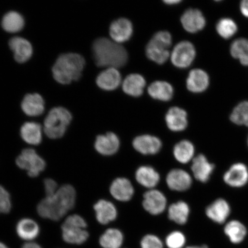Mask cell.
Returning a JSON list of instances; mask_svg holds the SVG:
<instances>
[{
  "label": "cell",
  "instance_id": "6da1fadb",
  "mask_svg": "<svg viewBox=\"0 0 248 248\" xmlns=\"http://www.w3.org/2000/svg\"><path fill=\"white\" fill-rule=\"evenodd\" d=\"M76 191L72 186L64 185L58 189L53 196L46 197L37 206L42 218L59 221L75 206Z\"/></svg>",
  "mask_w": 248,
  "mask_h": 248
},
{
  "label": "cell",
  "instance_id": "7a4b0ae2",
  "mask_svg": "<svg viewBox=\"0 0 248 248\" xmlns=\"http://www.w3.org/2000/svg\"><path fill=\"white\" fill-rule=\"evenodd\" d=\"M95 64L101 67H122L126 64L128 54L126 49L119 43L106 38L95 40L92 46Z\"/></svg>",
  "mask_w": 248,
  "mask_h": 248
},
{
  "label": "cell",
  "instance_id": "3957f363",
  "mask_svg": "<svg viewBox=\"0 0 248 248\" xmlns=\"http://www.w3.org/2000/svg\"><path fill=\"white\" fill-rule=\"evenodd\" d=\"M85 66V60L81 55L76 53L62 54L52 67V75L61 84H70L81 77Z\"/></svg>",
  "mask_w": 248,
  "mask_h": 248
},
{
  "label": "cell",
  "instance_id": "277c9868",
  "mask_svg": "<svg viewBox=\"0 0 248 248\" xmlns=\"http://www.w3.org/2000/svg\"><path fill=\"white\" fill-rule=\"evenodd\" d=\"M72 120L70 111L63 107H56L49 111L44 122V132L51 139H60L66 133Z\"/></svg>",
  "mask_w": 248,
  "mask_h": 248
},
{
  "label": "cell",
  "instance_id": "5b68a950",
  "mask_svg": "<svg viewBox=\"0 0 248 248\" xmlns=\"http://www.w3.org/2000/svg\"><path fill=\"white\" fill-rule=\"evenodd\" d=\"M172 45V36L167 31H159L155 34L148 43L145 52L149 60L163 64L170 57L169 48Z\"/></svg>",
  "mask_w": 248,
  "mask_h": 248
},
{
  "label": "cell",
  "instance_id": "8992f818",
  "mask_svg": "<svg viewBox=\"0 0 248 248\" xmlns=\"http://www.w3.org/2000/svg\"><path fill=\"white\" fill-rule=\"evenodd\" d=\"M87 223L77 215L67 217L62 225V237L67 243L80 245L88 240L89 232L86 230Z\"/></svg>",
  "mask_w": 248,
  "mask_h": 248
},
{
  "label": "cell",
  "instance_id": "52a82bcc",
  "mask_svg": "<svg viewBox=\"0 0 248 248\" xmlns=\"http://www.w3.org/2000/svg\"><path fill=\"white\" fill-rule=\"evenodd\" d=\"M20 169L26 170L30 177L35 178L44 170L46 164L44 159L31 148L25 149L16 160Z\"/></svg>",
  "mask_w": 248,
  "mask_h": 248
},
{
  "label": "cell",
  "instance_id": "ba28073f",
  "mask_svg": "<svg viewBox=\"0 0 248 248\" xmlns=\"http://www.w3.org/2000/svg\"><path fill=\"white\" fill-rule=\"evenodd\" d=\"M170 56V60L175 67L185 69L193 63L196 50L191 42L182 41L175 46Z\"/></svg>",
  "mask_w": 248,
  "mask_h": 248
},
{
  "label": "cell",
  "instance_id": "9c48e42d",
  "mask_svg": "<svg viewBox=\"0 0 248 248\" xmlns=\"http://www.w3.org/2000/svg\"><path fill=\"white\" fill-rule=\"evenodd\" d=\"M225 184L231 187L240 188L248 182V169L246 164L237 163L232 164L223 177Z\"/></svg>",
  "mask_w": 248,
  "mask_h": 248
},
{
  "label": "cell",
  "instance_id": "30bf717a",
  "mask_svg": "<svg viewBox=\"0 0 248 248\" xmlns=\"http://www.w3.org/2000/svg\"><path fill=\"white\" fill-rule=\"evenodd\" d=\"M142 206L151 215H159L166 209V197L162 192L151 189L144 194Z\"/></svg>",
  "mask_w": 248,
  "mask_h": 248
},
{
  "label": "cell",
  "instance_id": "8fae6325",
  "mask_svg": "<svg viewBox=\"0 0 248 248\" xmlns=\"http://www.w3.org/2000/svg\"><path fill=\"white\" fill-rule=\"evenodd\" d=\"M133 32L131 21L125 18H120L111 23L109 34L111 39L117 43L128 41Z\"/></svg>",
  "mask_w": 248,
  "mask_h": 248
},
{
  "label": "cell",
  "instance_id": "7c38bea8",
  "mask_svg": "<svg viewBox=\"0 0 248 248\" xmlns=\"http://www.w3.org/2000/svg\"><path fill=\"white\" fill-rule=\"evenodd\" d=\"M184 29L190 33H196L202 30L206 26V19L202 12L197 9H188L181 18Z\"/></svg>",
  "mask_w": 248,
  "mask_h": 248
},
{
  "label": "cell",
  "instance_id": "4fadbf2b",
  "mask_svg": "<svg viewBox=\"0 0 248 248\" xmlns=\"http://www.w3.org/2000/svg\"><path fill=\"white\" fill-rule=\"evenodd\" d=\"M120 140L115 133L108 132L96 138L94 148L99 154L104 156L115 154L119 150Z\"/></svg>",
  "mask_w": 248,
  "mask_h": 248
},
{
  "label": "cell",
  "instance_id": "5bb4252c",
  "mask_svg": "<svg viewBox=\"0 0 248 248\" xmlns=\"http://www.w3.org/2000/svg\"><path fill=\"white\" fill-rule=\"evenodd\" d=\"M166 182L170 190L185 191L190 188L193 180L186 170L173 169L170 170L167 176Z\"/></svg>",
  "mask_w": 248,
  "mask_h": 248
},
{
  "label": "cell",
  "instance_id": "9a60e30c",
  "mask_svg": "<svg viewBox=\"0 0 248 248\" xmlns=\"http://www.w3.org/2000/svg\"><path fill=\"white\" fill-rule=\"evenodd\" d=\"M135 150L143 155H155L159 153L162 148L160 140L155 136L144 135L138 136L133 141Z\"/></svg>",
  "mask_w": 248,
  "mask_h": 248
},
{
  "label": "cell",
  "instance_id": "2e32d148",
  "mask_svg": "<svg viewBox=\"0 0 248 248\" xmlns=\"http://www.w3.org/2000/svg\"><path fill=\"white\" fill-rule=\"evenodd\" d=\"M230 204L224 199H219L214 201L206 207V215L212 221L217 224H223L231 215Z\"/></svg>",
  "mask_w": 248,
  "mask_h": 248
},
{
  "label": "cell",
  "instance_id": "e0dca14e",
  "mask_svg": "<svg viewBox=\"0 0 248 248\" xmlns=\"http://www.w3.org/2000/svg\"><path fill=\"white\" fill-rule=\"evenodd\" d=\"M215 168V165L210 163L206 157L202 154L198 155L193 159L192 172L194 178L202 183L209 181Z\"/></svg>",
  "mask_w": 248,
  "mask_h": 248
},
{
  "label": "cell",
  "instance_id": "ac0fdd59",
  "mask_svg": "<svg viewBox=\"0 0 248 248\" xmlns=\"http://www.w3.org/2000/svg\"><path fill=\"white\" fill-rule=\"evenodd\" d=\"M9 46L14 52L15 61L18 63H25L32 57V46L26 39L21 37H14L9 40Z\"/></svg>",
  "mask_w": 248,
  "mask_h": 248
},
{
  "label": "cell",
  "instance_id": "d6986e66",
  "mask_svg": "<svg viewBox=\"0 0 248 248\" xmlns=\"http://www.w3.org/2000/svg\"><path fill=\"white\" fill-rule=\"evenodd\" d=\"M166 122L170 131H184L188 125L187 114L182 108L176 107L170 108L166 114Z\"/></svg>",
  "mask_w": 248,
  "mask_h": 248
},
{
  "label": "cell",
  "instance_id": "ffe728a7",
  "mask_svg": "<svg viewBox=\"0 0 248 248\" xmlns=\"http://www.w3.org/2000/svg\"><path fill=\"white\" fill-rule=\"evenodd\" d=\"M121 82L122 75L116 68H107L96 79L99 88L107 91H114L120 86Z\"/></svg>",
  "mask_w": 248,
  "mask_h": 248
},
{
  "label": "cell",
  "instance_id": "44dd1931",
  "mask_svg": "<svg viewBox=\"0 0 248 248\" xmlns=\"http://www.w3.org/2000/svg\"><path fill=\"white\" fill-rule=\"evenodd\" d=\"M110 192L114 199L122 202L131 200L134 194V188L128 179L117 178L112 182Z\"/></svg>",
  "mask_w": 248,
  "mask_h": 248
},
{
  "label": "cell",
  "instance_id": "7402d4cb",
  "mask_svg": "<svg viewBox=\"0 0 248 248\" xmlns=\"http://www.w3.org/2000/svg\"><path fill=\"white\" fill-rule=\"evenodd\" d=\"M209 77L205 71L194 69L188 74L186 86L189 91L199 93L205 91L209 85Z\"/></svg>",
  "mask_w": 248,
  "mask_h": 248
},
{
  "label": "cell",
  "instance_id": "603a6c76",
  "mask_svg": "<svg viewBox=\"0 0 248 248\" xmlns=\"http://www.w3.org/2000/svg\"><path fill=\"white\" fill-rule=\"evenodd\" d=\"M24 113L27 116L37 117L42 115L45 111V101L38 93L25 96L21 104Z\"/></svg>",
  "mask_w": 248,
  "mask_h": 248
},
{
  "label": "cell",
  "instance_id": "cb8c5ba5",
  "mask_svg": "<svg viewBox=\"0 0 248 248\" xmlns=\"http://www.w3.org/2000/svg\"><path fill=\"white\" fill-rule=\"evenodd\" d=\"M94 209L96 218L102 225H107L117 218L116 207L109 201L104 200L98 201L94 204Z\"/></svg>",
  "mask_w": 248,
  "mask_h": 248
},
{
  "label": "cell",
  "instance_id": "d4e9b609",
  "mask_svg": "<svg viewBox=\"0 0 248 248\" xmlns=\"http://www.w3.org/2000/svg\"><path fill=\"white\" fill-rule=\"evenodd\" d=\"M146 85L144 78L139 74H131L127 76L123 83V90L126 94L138 97L142 94Z\"/></svg>",
  "mask_w": 248,
  "mask_h": 248
},
{
  "label": "cell",
  "instance_id": "484cf974",
  "mask_svg": "<svg viewBox=\"0 0 248 248\" xmlns=\"http://www.w3.org/2000/svg\"><path fill=\"white\" fill-rule=\"evenodd\" d=\"M20 136L26 143L38 145L42 141V127L35 122L24 123L20 129Z\"/></svg>",
  "mask_w": 248,
  "mask_h": 248
},
{
  "label": "cell",
  "instance_id": "4316f807",
  "mask_svg": "<svg viewBox=\"0 0 248 248\" xmlns=\"http://www.w3.org/2000/svg\"><path fill=\"white\" fill-rule=\"evenodd\" d=\"M135 177L140 185L153 189L160 181V175L150 166H141L136 170Z\"/></svg>",
  "mask_w": 248,
  "mask_h": 248
},
{
  "label": "cell",
  "instance_id": "83f0119b",
  "mask_svg": "<svg viewBox=\"0 0 248 248\" xmlns=\"http://www.w3.org/2000/svg\"><path fill=\"white\" fill-rule=\"evenodd\" d=\"M18 236L21 239L32 241L38 236L40 233L39 226L34 220L24 218L18 221L16 225Z\"/></svg>",
  "mask_w": 248,
  "mask_h": 248
},
{
  "label": "cell",
  "instance_id": "f1b7e54d",
  "mask_svg": "<svg viewBox=\"0 0 248 248\" xmlns=\"http://www.w3.org/2000/svg\"><path fill=\"white\" fill-rule=\"evenodd\" d=\"M148 92L152 98L162 101L171 100L173 95V89L171 85L161 80L152 83L148 87Z\"/></svg>",
  "mask_w": 248,
  "mask_h": 248
},
{
  "label": "cell",
  "instance_id": "f546056e",
  "mask_svg": "<svg viewBox=\"0 0 248 248\" xmlns=\"http://www.w3.org/2000/svg\"><path fill=\"white\" fill-rule=\"evenodd\" d=\"M190 207L184 201H179L169 207V218L179 225H185L188 221Z\"/></svg>",
  "mask_w": 248,
  "mask_h": 248
},
{
  "label": "cell",
  "instance_id": "4dcf8cb0",
  "mask_svg": "<svg viewBox=\"0 0 248 248\" xmlns=\"http://www.w3.org/2000/svg\"><path fill=\"white\" fill-rule=\"evenodd\" d=\"M224 232L233 244L241 243L247 234L246 226L237 220H232L229 222L225 226Z\"/></svg>",
  "mask_w": 248,
  "mask_h": 248
},
{
  "label": "cell",
  "instance_id": "1f68e13d",
  "mask_svg": "<svg viewBox=\"0 0 248 248\" xmlns=\"http://www.w3.org/2000/svg\"><path fill=\"white\" fill-rule=\"evenodd\" d=\"M99 242L103 248H120L123 244L124 235L119 229H108L101 235Z\"/></svg>",
  "mask_w": 248,
  "mask_h": 248
},
{
  "label": "cell",
  "instance_id": "d6a6232c",
  "mask_svg": "<svg viewBox=\"0 0 248 248\" xmlns=\"http://www.w3.org/2000/svg\"><path fill=\"white\" fill-rule=\"evenodd\" d=\"M195 153L194 145L188 140H182L173 148V153L176 160L182 164L187 163L192 159Z\"/></svg>",
  "mask_w": 248,
  "mask_h": 248
},
{
  "label": "cell",
  "instance_id": "836d02e7",
  "mask_svg": "<svg viewBox=\"0 0 248 248\" xmlns=\"http://www.w3.org/2000/svg\"><path fill=\"white\" fill-rule=\"evenodd\" d=\"M24 24L23 17L16 12H9L2 18L3 29L9 33L19 32L23 29Z\"/></svg>",
  "mask_w": 248,
  "mask_h": 248
},
{
  "label": "cell",
  "instance_id": "e575fe53",
  "mask_svg": "<svg viewBox=\"0 0 248 248\" xmlns=\"http://www.w3.org/2000/svg\"><path fill=\"white\" fill-rule=\"evenodd\" d=\"M232 57L237 59L244 66H248V40L238 39L232 42L231 46Z\"/></svg>",
  "mask_w": 248,
  "mask_h": 248
},
{
  "label": "cell",
  "instance_id": "d590c367",
  "mask_svg": "<svg viewBox=\"0 0 248 248\" xmlns=\"http://www.w3.org/2000/svg\"><path fill=\"white\" fill-rule=\"evenodd\" d=\"M230 120L237 125L248 127V101H243L237 105L232 110Z\"/></svg>",
  "mask_w": 248,
  "mask_h": 248
},
{
  "label": "cell",
  "instance_id": "8d00e7d4",
  "mask_svg": "<svg viewBox=\"0 0 248 248\" xmlns=\"http://www.w3.org/2000/svg\"><path fill=\"white\" fill-rule=\"evenodd\" d=\"M217 32L222 38L228 39L233 36L237 31V26L233 20L229 18L219 20L217 24Z\"/></svg>",
  "mask_w": 248,
  "mask_h": 248
},
{
  "label": "cell",
  "instance_id": "74e56055",
  "mask_svg": "<svg viewBox=\"0 0 248 248\" xmlns=\"http://www.w3.org/2000/svg\"><path fill=\"white\" fill-rule=\"evenodd\" d=\"M166 243L169 248H182L186 243L185 235L178 231L170 232L166 238Z\"/></svg>",
  "mask_w": 248,
  "mask_h": 248
},
{
  "label": "cell",
  "instance_id": "f35d334b",
  "mask_svg": "<svg viewBox=\"0 0 248 248\" xmlns=\"http://www.w3.org/2000/svg\"><path fill=\"white\" fill-rule=\"evenodd\" d=\"M12 208V201L10 194L6 189L0 186V214L10 212Z\"/></svg>",
  "mask_w": 248,
  "mask_h": 248
},
{
  "label": "cell",
  "instance_id": "ab89813d",
  "mask_svg": "<svg viewBox=\"0 0 248 248\" xmlns=\"http://www.w3.org/2000/svg\"><path fill=\"white\" fill-rule=\"evenodd\" d=\"M141 248H163L162 241L159 237L153 234H147L142 238Z\"/></svg>",
  "mask_w": 248,
  "mask_h": 248
},
{
  "label": "cell",
  "instance_id": "60d3db41",
  "mask_svg": "<svg viewBox=\"0 0 248 248\" xmlns=\"http://www.w3.org/2000/svg\"><path fill=\"white\" fill-rule=\"evenodd\" d=\"M44 186L46 197L53 196L58 190V185L54 180L47 178L44 181Z\"/></svg>",
  "mask_w": 248,
  "mask_h": 248
},
{
  "label": "cell",
  "instance_id": "b9f144b4",
  "mask_svg": "<svg viewBox=\"0 0 248 248\" xmlns=\"http://www.w3.org/2000/svg\"><path fill=\"white\" fill-rule=\"evenodd\" d=\"M240 10L242 14L248 18V0H244L241 2Z\"/></svg>",
  "mask_w": 248,
  "mask_h": 248
},
{
  "label": "cell",
  "instance_id": "7bdbcfd3",
  "mask_svg": "<svg viewBox=\"0 0 248 248\" xmlns=\"http://www.w3.org/2000/svg\"><path fill=\"white\" fill-rule=\"evenodd\" d=\"M42 248L41 246H40L38 244H36L35 243H27L23 245L22 248Z\"/></svg>",
  "mask_w": 248,
  "mask_h": 248
},
{
  "label": "cell",
  "instance_id": "ee69618b",
  "mask_svg": "<svg viewBox=\"0 0 248 248\" xmlns=\"http://www.w3.org/2000/svg\"><path fill=\"white\" fill-rule=\"evenodd\" d=\"M164 2L167 5H174L179 4L181 1H179V0H170V1L169 0V1H164Z\"/></svg>",
  "mask_w": 248,
  "mask_h": 248
},
{
  "label": "cell",
  "instance_id": "f6af8a7d",
  "mask_svg": "<svg viewBox=\"0 0 248 248\" xmlns=\"http://www.w3.org/2000/svg\"><path fill=\"white\" fill-rule=\"evenodd\" d=\"M186 248H208L206 246H191L188 247Z\"/></svg>",
  "mask_w": 248,
  "mask_h": 248
},
{
  "label": "cell",
  "instance_id": "bcb514c9",
  "mask_svg": "<svg viewBox=\"0 0 248 248\" xmlns=\"http://www.w3.org/2000/svg\"><path fill=\"white\" fill-rule=\"evenodd\" d=\"M0 248H9L5 244L0 242Z\"/></svg>",
  "mask_w": 248,
  "mask_h": 248
},
{
  "label": "cell",
  "instance_id": "7dc6e473",
  "mask_svg": "<svg viewBox=\"0 0 248 248\" xmlns=\"http://www.w3.org/2000/svg\"><path fill=\"white\" fill-rule=\"evenodd\" d=\"M247 143H248V141H247Z\"/></svg>",
  "mask_w": 248,
  "mask_h": 248
}]
</instances>
